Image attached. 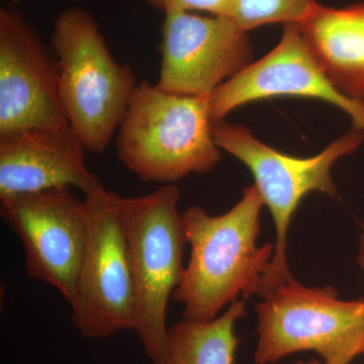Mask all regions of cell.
<instances>
[{
  "label": "cell",
  "instance_id": "d6986e66",
  "mask_svg": "<svg viewBox=\"0 0 364 364\" xmlns=\"http://www.w3.org/2000/svg\"><path fill=\"white\" fill-rule=\"evenodd\" d=\"M9 1H11L13 6H16V4H18V2L21 1V0H9Z\"/></svg>",
  "mask_w": 364,
  "mask_h": 364
},
{
  "label": "cell",
  "instance_id": "2e32d148",
  "mask_svg": "<svg viewBox=\"0 0 364 364\" xmlns=\"http://www.w3.org/2000/svg\"><path fill=\"white\" fill-rule=\"evenodd\" d=\"M163 14L169 11H205L213 16H226L231 0H145Z\"/></svg>",
  "mask_w": 364,
  "mask_h": 364
},
{
  "label": "cell",
  "instance_id": "52a82bcc",
  "mask_svg": "<svg viewBox=\"0 0 364 364\" xmlns=\"http://www.w3.org/2000/svg\"><path fill=\"white\" fill-rule=\"evenodd\" d=\"M122 198L105 188L85 196L87 237L69 304L72 324L85 338L133 330V280Z\"/></svg>",
  "mask_w": 364,
  "mask_h": 364
},
{
  "label": "cell",
  "instance_id": "ffe728a7",
  "mask_svg": "<svg viewBox=\"0 0 364 364\" xmlns=\"http://www.w3.org/2000/svg\"><path fill=\"white\" fill-rule=\"evenodd\" d=\"M364 354V353H363Z\"/></svg>",
  "mask_w": 364,
  "mask_h": 364
},
{
  "label": "cell",
  "instance_id": "8992f818",
  "mask_svg": "<svg viewBox=\"0 0 364 364\" xmlns=\"http://www.w3.org/2000/svg\"><path fill=\"white\" fill-rule=\"evenodd\" d=\"M261 299L256 364L301 351L316 352L324 364H351L364 353V299L344 301L331 286L308 287L294 279Z\"/></svg>",
  "mask_w": 364,
  "mask_h": 364
},
{
  "label": "cell",
  "instance_id": "6da1fadb",
  "mask_svg": "<svg viewBox=\"0 0 364 364\" xmlns=\"http://www.w3.org/2000/svg\"><path fill=\"white\" fill-rule=\"evenodd\" d=\"M263 205L254 184L224 215L198 205L182 215L191 258L172 299L183 305V318L208 322L240 294L246 301L257 294L274 254V244L257 245Z\"/></svg>",
  "mask_w": 364,
  "mask_h": 364
},
{
  "label": "cell",
  "instance_id": "4fadbf2b",
  "mask_svg": "<svg viewBox=\"0 0 364 364\" xmlns=\"http://www.w3.org/2000/svg\"><path fill=\"white\" fill-rule=\"evenodd\" d=\"M299 25L332 85L347 97L364 102V4L343 9L317 4Z\"/></svg>",
  "mask_w": 364,
  "mask_h": 364
},
{
  "label": "cell",
  "instance_id": "5b68a950",
  "mask_svg": "<svg viewBox=\"0 0 364 364\" xmlns=\"http://www.w3.org/2000/svg\"><path fill=\"white\" fill-rule=\"evenodd\" d=\"M212 133L220 149L233 155L250 169L255 186L274 222V254L257 291V296L263 299L280 284L294 279L287 262V234L299 203L312 191L336 195L332 166L340 158L358 149L363 142L364 130L354 126L322 152L309 158L279 152L257 140L250 129L224 119L212 124Z\"/></svg>",
  "mask_w": 364,
  "mask_h": 364
},
{
  "label": "cell",
  "instance_id": "7a4b0ae2",
  "mask_svg": "<svg viewBox=\"0 0 364 364\" xmlns=\"http://www.w3.org/2000/svg\"><path fill=\"white\" fill-rule=\"evenodd\" d=\"M50 47L69 126L88 152L102 154L138 86L135 72L114 59L95 16L79 6L55 18Z\"/></svg>",
  "mask_w": 364,
  "mask_h": 364
},
{
  "label": "cell",
  "instance_id": "5bb4252c",
  "mask_svg": "<svg viewBox=\"0 0 364 364\" xmlns=\"http://www.w3.org/2000/svg\"><path fill=\"white\" fill-rule=\"evenodd\" d=\"M245 315V299H240L208 322L183 318L169 329L167 364H234L235 325Z\"/></svg>",
  "mask_w": 364,
  "mask_h": 364
},
{
  "label": "cell",
  "instance_id": "277c9868",
  "mask_svg": "<svg viewBox=\"0 0 364 364\" xmlns=\"http://www.w3.org/2000/svg\"><path fill=\"white\" fill-rule=\"evenodd\" d=\"M179 198V189L166 184L149 195L122 198L133 280V331L153 364H167V309L184 270L188 239Z\"/></svg>",
  "mask_w": 364,
  "mask_h": 364
},
{
  "label": "cell",
  "instance_id": "7c38bea8",
  "mask_svg": "<svg viewBox=\"0 0 364 364\" xmlns=\"http://www.w3.org/2000/svg\"><path fill=\"white\" fill-rule=\"evenodd\" d=\"M86 151L69 124L0 138V198L71 186L86 196L104 188L86 165Z\"/></svg>",
  "mask_w": 364,
  "mask_h": 364
},
{
  "label": "cell",
  "instance_id": "3957f363",
  "mask_svg": "<svg viewBox=\"0 0 364 364\" xmlns=\"http://www.w3.org/2000/svg\"><path fill=\"white\" fill-rule=\"evenodd\" d=\"M208 97L170 95L144 79L117 131V159L146 182L171 184L212 171L221 149L213 136Z\"/></svg>",
  "mask_w": 364,
  "mask_h": 364
},
{
  "label": "cell",
  "instance_id": "8fae6325",
  "mask_svg": "<svg viewBox=\"0 0 364 364\" xmlns=\"http://www.w3.org/2000/svg\"><path fill=\"white\" fill-rule=\"evenodd\" d=\"M282 97L324 100L347 112L354 126L364 130V102L347 97L332 85L298 23L284 25L282 40L272 52L210 93L208 114L214 124L241 105Z\"/></svg>",
  "mask_w": 364,
  "mask_h": 364
},
{
  "label": "cell",
  "instance_id": "ac0fdd59",
  "mask_svg": "<svg viewBox=\"0 0 364 364\" xmlns=\"http://www.w3.org/2000/svg\"><path fill=\"white\" fill-rule=\"evenodd\" d=\"M294 364H321L317 359H309V360H299Z\"/></svg>",
  "mask_w": 364,
  "mask_h": 364
},
{
  "label": "cell",
  "instance_id": "9c48e42d",
  "mask_svg": "<svg viewBox=\"0 0 364 364\" xmlns=\"http://www.w3.org/2000/svg\"><path fill=\"white\" fill-rule=\"evenodd\" d=\"M243 28L227 16L164 14L156 86L170 95L210 97L250 65L253 49Z\"/></svg>",
  "mask_w": 364,
  "mask_h": 364
},
{
  "label": "cell",
  "instance_id": "30bf717a",
  "mask_svg": "<svg viewBox=\"0 0 364 364\" xmlns=\"http://www.w3.org/2000/svg\"><path fill=\"white\" fill-rule=\"evenodd\" d=\"M59 68L16 6L0 9V138L33 129L67 126Z\"/></svg>",
  "mask_w": 364,
  "mask_h": 364
},
{
  "label": "cell",
  "instance_id": "ba28073f",
  "mask_svg": "<svg viewBox=\"0 0 364 364\" xmlns=\"http://www.w3.org/2000/svg\"><path fill=\"white\" fill-rule=\"evenodd\" d=\"M2 219L25 248L28 277L55 287L71 303L87 237V207L57 188L0 198Z\"/></svg>",
  "mask_w": 364,
  "mask_h": 364
},
{
  "label": "cell",
  "instance_id": "e0dca14e",
  "mask_svg": "<svg viewBox=\"0 0 364 364\" xmlns=\"http://www.w3.org/2000/svg\"><path fill=\"white\" fill-rule=\"evenodd\" d=\"M358 262L361 269L364 270V231L363 233L361 234L360 243H359Z\"/></svg>",
  "mask_w": 364,
  "mask_h": 364
},
{
  "label": "cell",
  "instance_id": "9a60e30c",
  "mask_svg": "<svg viewBox=\"0 0 364 364\" xmlns=\"http://www.w3.org/2000/svg\"><path fill=\"white\" fill-rule=\"evenodd\" d=\"M316 0H231L227 16L246 31L268 23H301Z\"/></svg>",
  "mask_w": 364,
  "mask_h": 364
}]
</instances>
